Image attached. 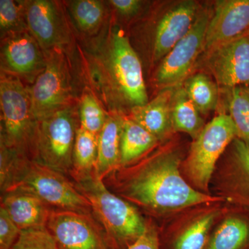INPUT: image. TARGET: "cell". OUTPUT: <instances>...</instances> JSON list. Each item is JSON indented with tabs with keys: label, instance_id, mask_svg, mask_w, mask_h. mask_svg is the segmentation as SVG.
Returning a JSON list of instances; mask_svg holds the SVG:
<instances>
[{
	"label": "cell",
	"instance_id": "1",
	"mask_svg": "<svg viewBox=\"0 0 249 249\" xmlns=\"http://www.w3.org/2000/svg\"><path fill=\"white\" fill-rule=\"evenodd\" d=\"M181 160L175 150L160 149L133 165L119 168L103 182L116 196L152 215L225 200L187 182L180 172Z\"/></svg>",
	"mask_w": 249,
	"mask_h": 249
},
{
	"label": "cell",
	"instance_id": "2",
	"mask_svg": "<svg viewBox=\"0 0 249 249\" xmlns=\"http://www.w3.org/2000/svg\"><path fill=\"white\" fill-rule=\"evenodd\" d=\"M71 179L91 205L109 249H127L145 231L147 222L139 209L109 191L96 171Z\"/></svg>",
	"mask_w": 249,
	"mask_h": 249
},
{
	"label": "cell",
	"instance_id": "3",
	"mask_svg": "<svg viewBox=\"0 0 249 249\" xmlns=\"http://www.w3.org/2000/svg\"><path fill=\"white\" fill-rule=\"evenodd\" d=\"M101 56L108 90L131 109L148 103L142 62L128 37L118 28L111 31Z\"/></svg>",
	"mask_w": 249,
	"mask_h": 249
},
{
	"label": "cell",
	"instance_id": "4",
	"mask_svg": "<svg viewBox=\"0 0 249 249\" xmlns=\"http://www.w3.org/2000/svg\"><path fill=\"white\" fill-rule=\"evenodd\" d=\"M0 143L31 160L37 121L31 106L30 91L19 77L1 71Z\"/></svg>",
	"mask_w": 249,
	"mask_h": 249
},
{
	"label": "cell",
	"instance_id": "5",
	"mask_svg": "<svg viewBox=\"0 0 249 249\" xmlns=\"http://www.w3.org/2000/svg\"><path fill=\"white\" fill-rule=\"evenodd\" d=\"M17 188L33 193L52 209L92 214L89 201L71 178L27 157L21 158L10 191Z\"/></svg>",
	"mask_w": 249,
	"mask_h": 249
},
{
	"label": "cell",
	"instance_id": "6",
	"mask_svg": "<svg viewBox=\"0 0 249 249\" xmlns=\"http://www.w3.org/2000/svg\"><path fill=\"white\" fill-rule=\"evenodd\" d=\"M78 125L71 107L37 121L31 160L66 175L73 170V152Z\"/></svg>",
	"mask_w": 249,
	"mask_h": 249
},
{
	"label": "cell",
	"instance_id": "7",
	"mask_svg": "<svg viewBox=\"0 0 249 249\" xmlns=\"http://www.w3.org/2000/svg\"><path fill=\"white\" fill-rule=\"evenodd\" d=\"M237 137V129L229 114H219L204 126L193 140L183 164V173L193 188L209 194L210 181L217 160Z\"/></svg>",
	"mask_w": 249,
	"mask_h": 249
},
{
	"label": "cell",
	"instance_id": "8",
	"mask_svg": "<svg viewBox=\"0 0 249 249\" xmlns=\"http://www.w3.org/2000/svg\"><path fill=\"white\" fill-rule=\"evenodd\" d=\"M45 54V70L29 89L33 113L37 121L70 107L72 98L70 67L65 52L55 49Z\"/></svg>",
	"mask_w": 249,
	"mask_h": 249
},
{
	"label": "cell",
	"instance_id": "9",
	"mask_svg": "<svg viewBox=\"0 0 249 249\" xmlns=\"http://www.w3.org/2000/svg\"><path fill=\"white\" fill-rule=\"evenodd\" d=\"M212 11L201 9L191 30L162 59L155 82L162 89L181 86L190 76L204 51L206 29Z\"/></svg>",
	"mask_w": 249,
	"mask_h": 249
},
{
	"label": "cell",
	"instance_id": "10",
	"mask_svg": "<svg viewBox=\"0 0 249 249\" xmlns=\"http://www.w3.org/2000/svg\"><path fill=\"white\" fill-rule=\"evenodd\" d=\"M47 228L58 249H109L92 214L52 209Z\"/></svg>",
	"mask_w": 249,
	"mask_h": 249
},
{
	"label": "cell",
	"instance_id": "11",
	"mask_svg": "<svg viewBox=\"0 0 249 249\" xmlns=\"http://www.w3.org/2000/svg\"><path fill=\"white\" fill-rule=\"evenodd\" d=\"M1 36V71L34 84L46 67L45 54L38 42L29 31Z\"/></svg>",
	"mask_w": 249,
	"mask_h": 249
},
{
	"label": "cell",
	"instance_id": "12",
	"mask_svg": "<svg viewBox=\"0 0 249 249\" xmlns=\"http://www.w3.org/2000/svg\"><path fill=\"white\" fill-rule=\"evenodd\" d=\"M28 31L38 42L44 53L65 51L71 37L58 4L49 0L26 1Z\"/></svg>",
	"mask_w": 249,
	"mask_h": 249
},
{
	"label": "cell",
	"instance_id": "13",
	"mask_svg": "<svg viewBox=\"0 0 249 249\" xmlns=\"http://www.w3.org/2000/svg\"><path fill=\"white\" fill-rule=\"evenodd\" d=\"M206 53V67L218 86H249V34Z\"/></svg>",
	"mask_w": 249,
	"mask_h": 249
},
{
	"label": "cell",
	"instance_id": "14",
	"mask_svg": "<svg viewBox=\"0 0 249 249\" xmlns=\"http://www.w3.org/2000/svg\"><path fill=\"white\" fill-rule=\"evenodd\" d=\"M249 34V0H219L212 11L205 39L204 51Z\"/></svg>",
	"mask_w": 249,
	"mask_h": 249
},
{
	"label": "cell",
	"instance_id": "15",
	"mask_svg": "<svg viewBox=\"0 0 249 249\" xmlns=\"http://www.w3.org/2000/svg\"><path fill=\"white\" fill-rule=\"evenodd\" d=\"M200 10L196 1L185 0L175 4L162 16L154 35L153 60H162L189 32Z\"/></svg>",
	"mask_w": 249,
	"mask_h": 249
},
{
	"label": "cell",
	"instance_id": "16",
	"mask_svg": "<svg viewBox=\"0 0 249 249\" xmlns=\"http://www.w3.org/2000/svg\"><path fill=\"white\" fill-rule=\"evenodd\" d=\"M1 207L21 231L47 227L52 208L35 195L24 190H12L1 196Z\"/></svg>",
	"mask_w": 249,
	"mask_h": 249
},
{
	"label": "cell",
	"instance_id": "17",
	"mask_svg": "<svg viewBox=\"0 0 249 249\" xmlns=\"http://www.w3.org/2000/svg\"><path fill=\"white\" fill-rule=\"evenodd\" d=\"M224 199L249 212V146L236 138L223 178Z\"/></svg>",
	"mask_w": 249,
	"mask_h": 249
},
{
	"label": "cell",
	"instance_id": "18",
	"mask_svg": "<svg viewBox=\"0 0 249 249\" xmlns=\"http://www.w3.org/2000/svg\"><path fill=\"white\" fill-rule=\"evenodd\" d=\"M175 88H165L153 100L142 106L132 108L129 118L162 142L174 132L172 101Z\"/></svg>",
	"mask_w": 249,
	"mask_h": 249
},
{
	"label": "cell",
	"instance_id": "19",
	"mask_svg": "<svg viewBox=\"0 0 249 249\" xmlns=\"http://www.w3.org/2000/svg\"><path fill=\"white\" fill-rule=\"evenodd\" d=\"M124 115L113 111L107 116L98 137V156L96 173L104 180L120 168L121 142Z\"/></svg>",
	"mask_w": 249,
	"mask_h": 249
},
{
	"label": "cell",
	"instance_id": "20",
	"mask_svg": "<svg viewBox=\"0 0 249 249\" xmlns=\"http://www.w3.org/2000/svg\"><path fill=\"white\" fill-rule=\"evenodd\" d=\"M159 142L155 136L142 125L128 116L124 115L121 142L120 168L133 165L142 160L153 150Z\"/></svg>",
	"mask_w": 249,
	"mask_h": 249
},
{
	"label": "cell",
	"instance_id": "21",
	"mask_svg": "<svg viewBox=\"0 0 249 249\" xmlns=\"http://www.w3.org/2000/svg\"><path fill=\"white\" fill-rule=\"evenodd\" d=\"M205 249H249V217L228 216L210 236Z\"/></svg>",
	"mask_w": 249,
	"mask_h": 249
},
{
	"label": "cell",
	"instance_id": "22",
	"mask_svg": "<svg viewBox=\"0 0 249 249\" xmlns=\"http://www.w3.org/2000/svg\"><path fill=\"white\" fill-rule=\"evenodd\" d=\"M201 114L188 97L182 85L175 88L172 101V123L174 132H184L189 134L195 140L206 125Z\"/></svg>",
	"mask_w": 249,
	"mask_h": 249
},
{
	"label": "cell",
	"instance_id": "23",
	"mask_svg": "<svg viewBox=\"0 0 249 249\" xmlns=\"http://www.w3.org/2000/svg\"><path fill=\"white\" fill-rule=\"evenodd\" d=\"M218 211L201 214L191 224L166 240L160 249H205L209 240V232L219 215Z\"/></svg>",
	"mask_w": 249,
	"mask_h": 249
},
{
	"label": "cell",
	"instance_id": "24",
	"mask_svg": "<svg viewBox=\"0 0 249 249\" xmlns=\"http://www.w3.org/2000/svg\"><path fill=\"white\" fill-rule=\"evenodd\" d=\"M181 85L201 114H207L217 107L218 85L206 73L191 75Z\"/></svg>",
	"mask_w": 249,
	"mask_h": 249
},
{
	"label": "cell",
	"instance_id": "25",
	"mask_svg": "<svg viewBox=\"0 0 249 249\" xmlns=\"http://www.w3.org/2000/svg\"><path fill=\"white\" fill-rule=\"evenodd\" d=\"M98 138L88 131L78 127L73 152V170L70 178L96 171Z\"/></svg>",
	"mask_w": 249,
	"mask_h": 249
},
{
	"label": "cell",
	"instance_id": "26",
	"mask_svg": "<svg viewBox=\"0 0 249 249\" xmlns=\"http://www.w3.org/2000/svg\"><path fill=\"white\" fill-rule=\"evenodd\" d=\"M70 11L78 30L86 34L96 32L106 16V6L97 0L70 1Z\"/></svg>",
	"mask_w": 249,
	"mask_h": 249
},
{
	"label": "cell",
	"instance_id": "27",
	"mask_svg": "<svg viewBox=\"0 0 249 249\" xmlns=\"http://www.w3.org/2000/svg\"><path fill=\"white\" fill-rule=\"evenodd\" d=\"M229 115L237 129V138L249 146V86L228 90Z\"/></svg>",
	"mask_w": 249,
	"mask_h": 249
},
{
	"label": "cell",
	"instance_id": "28",
	"mask_svg": "<svg viewBox=\"0 0 249 249\" xmlns=\"http://www.w3.org/2000/svg\"><path fill=\"white\" fill-rule=\"evenodd\" d=\"M0 29L1 36L28 31L26 1H0Z\"/></svg>",
	"mask_w": 249,
	"mask_h": 249
},
{
	"label": "cell",
	"instance_id": "29",
	"mask_svg": "<svg viewBox=\"0 0 249 249\" xmlns=\"http://www.w3.org/2000/svg\"><path fill=\"white\" fill-rule=\"evenodd\" d=\"M101 105L91 93H85L80 103V126L98 137L107 119Z\"/></svg>",
	"mask_w": 249,
	"mask_h": 249
},
{
	"label": "cell",
	"instance_id": "30",
	"mask_svg": "<svg viewBox=\"0 0 249 249\" xmlns=\"http://www.w3.org/2000/svg\"><path fill=\"white\" fill-rule=\"evenodd\" d=\"M19 152L0 143V190L1 194L12 188L19 161L23 157ZM25 157V156H24Z\"/></svg>",
	"mask_w": 249,
	"mask_h": 249
},
{
	"label": "cell",
	"instance_id": "31",
	"mask_svg": "<svg viewBox=\"0 0 249 249\" xmlns=\"http://www.w3.org/2000/svg\"><path fill=\"white\" fill-rule=\"evenodd\" d=\"M13 249H58L47 227L35 228L21 231Z\"/></svg>",
	"mask_w": 249,
	"mask_h": 249
},
{
	"label": "cell",
	"instance_id": "32",
	"mask_svg": "<svg viewBox=\"0 0 249 249\" xmlns=\"http://www.w3.org/2000/svg\"><path fill=\"white\" fill-rule=\"evenodd\" d=\"M20 233V229L0 206V249H13Z\"/></svg>",
	"mask_w": 249,
	"mask_h": 249
},
{
	"label": "cell",
	"instance_id": "33",
	"mask_svg": "<svg viewBox=\"0 0 249 249\" xmlns=\"http://www.w3.org/2000/svg\"><path fill=\"white\" fill-rule=\"evenodd\" d=\"M126 249H160L158 231L151 222H147L146 229L143 233Z\"/></svg>",
	"mask_w": 249,
	"mask_h": 249
},
{
	"label": "cell",
	"instance_id": "34",
	"mask_svg": "<svg viewBox=\"0 0 249 249\" xmlns=\"http://www.w3.org/2000/svg\"><path fill=\"white\" fill-rule=\"evenodd\" d=\"M109 3L118 14L127 18L138 14L142 4V1L139 0H111Z\"/></svg>",
	"mask_w": 249,
	"mask_h": 249
}]
</instances>
